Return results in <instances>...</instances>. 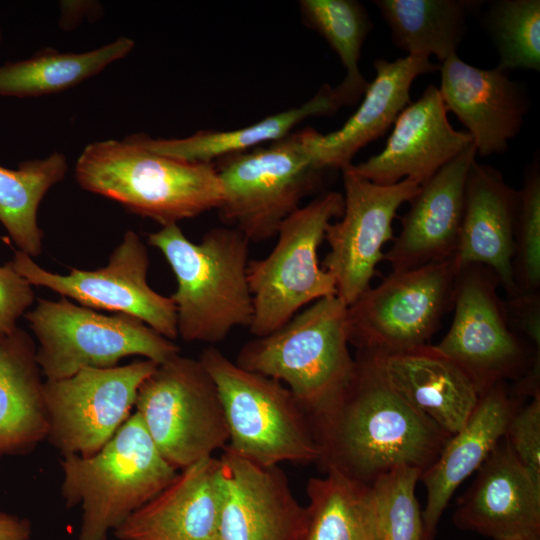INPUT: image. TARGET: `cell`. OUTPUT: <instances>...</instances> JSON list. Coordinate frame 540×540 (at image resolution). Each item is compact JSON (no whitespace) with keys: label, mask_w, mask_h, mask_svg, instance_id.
<instances>
[{"label":"cell","mask_w":540,"mask_h":540,"mask_svg":"<svg viewBox=\"0 0 540 540\" xmlns=\"http://www.w3.org/2000/svg\"><path fill=\"white\" fill-rule=\"evenodd\" d=\"M354 358L344 390L309 414L317 464L368 485L400 466L423 472L452 435L393 389L371 353L356 351Z\"/></svg>","instance_id":"1"},{"label":"cell","mask_w":540,"mask_h":540,"mask_svg":"<svg viewBox=\"0 0 540 540\" xmlns=\"http://www.w3.org/2000/svg\"><path fill=\"white\" fill-rule=\"evenodd\" d=\"M148 243L157 248L177 282L170 296L178 335L185 342H222L233 329L248 327L253 316L248 282L250 241L238 229L207 231L201 242L189 240L178 224L162 226Z\"/></svg>","instance_id":"2"},{"label":"cell","mask_w":540,"mask_h":540,"mask_svg":"<svg viewBox=\"0 0 540 540\" xmlns=\"http://www.w3.org/2000/svg\"><path fill=\"white\" fill-rule=\"evenodd\" d=\"M85 190L121 204L161 226L218 209L221 184L213 164L151 152L125 138L87 145L75 164Z\"/></svg>","instance_id":"3"},{"label":"cell","mask_w":540,"mask_h":540,"mask_svg":"<svg viewBox=\"0 0 540 540\" xmlns=\"http://www.w3.org/2000/svg\"><path fill=\"white\" fill-rule=\"evenodd\" d=\"M60 465L64 503L82 511L78 540H107L178 473L136 412L98 452L62 456Z\"/></svg>","instance_id":"4"},{"label":"cell","mask_w":540,"mask_h":540,"mask_svg":"<svg viewBox=\"0 0 540 540\" xmlns=\"http://www.w3.org/2000/svg\"><path fill=\"white\" fill-rule=\"evenodd\" d=\"M349 345L347 306L334 295L313 302L277 330L246 342L235 363L281 382L313 414L347 386L355 368Z\"/></svg>","instance_id":"5"},{"label":"cell","mask_w":540,"mask_h":540,"mask_svg":"<svg viewBox=\"0 0 540 540\" xmlns=\"http://www.w3.org/2000/svg\"><path fill=\"white\" fill-rule=\"evenodd\" d=\"M199 359L223 405L229 433L223 450L262 465L317 463L310 416L284 384L240 367L214 346Z\"/></svg>","instance_id":"6"},{"label":"cell","mask_w":540,"mask_h":540,"mask_svg":"<svg viewBox=\"0 0 540 540\" xmlns=\"http://www.w3.org/2000/svg\"><path fill=\"white\" fill-rule=\"evenodd\" d=\"M307 137L308 127L213 163L222 188L217 211L225 226L238 229L250 242L277 235L326 171L314 163Z\"/></svg>","instance_id":"7"},{"label":"cell","mask_w":540,"mask_h":540,"mask_svg":"<svg viewBox=\"0 0 540 540\" xmlns=\"http://www.w3.org/2000/svg\"><path fill=\"white\" fill-rule=\"evenodd\" d=\"M343 208L341 193L320 195L283 221L266 257L249 261L253 305L249 330L255 337L277 330L303 307L336 295L333 276L319 265L318 249L326 227L341 217Z\"/></svg>","instance_id":"8"},{"label":"cell","mask_w":540,"mask_h":540,"mask_svg":"<svg viewBox=\"0 0 540 540\" xmlns=\"http://www.w3.org/2000/svg\"><path fill=\"white\" fill-rule=\"evenodd\" d=\"M25 318L38 340L36 360L46 380L115 367L128 356L160 364L180 353L176 343L134 316L103 315L65 297L39 298Z\"/></svg>","instance_id":"9"},{"label":"cell","mask_w":540,"mask_h":540,"mask_svg":"<svg viewBox=\"0 0 540 540\" xmlns=\"http://www.w3.org/2000/svg\"><path fill=\"white\" fill-rule=\"evenodd\" d=\"M135 412L177 471L212 457L228 443L217 386L199 358L176 354L158 364L139 387Z\"/></svg>","instance_id":"10"},{"label":"cell","mask_w":540,"mask_h":540,"mask_svg":"<svg viewBox=\"0 0 540 540\" xmlns=\"http://www.w3.org/2000/svg\"><path fill=\"white\" fill-rule=\"evenodd\" d=\"M454 258L391 272L347 306L349 344L389 354L428 344L453 308Z\"/></svg>","instance_id":"11"},{"label":"cell","mask_w":540,"mask_h":540,"mask_svg":"<svg viewBox=\"0 0 540 540\" xmlns=\"http://www.w3.org/2000/svg\"><path fill=\"white\" fill-rule=\"evenodd\" d=\"M500 282L490 268L459 267L450 329L435 346L469 376L479 395L507 379L527 374L539 361L531 359L522 337L511 327Z\"/></svg>","instance_id":"12"},{"label":"cell","mask_w":540,"mask_h":540,"mask_svg":"<svg viewBox=\"0 0 540 540\" xmlns=\"http://www.w3.org/2000/svg\"><path fill=\"white\" fill-rule=\"evenodd\" d=\"M158 363L142 359L111 368H84L45 380L47 441L62 456L98 452L130 417L139 387Z\"/></svg>","instance_id":"13"},{"label":"cell","mask_w":540,"mask_h":540,"mask_svg":"<svg viewBox=\"0 0 540 540\" xmlns=\"http://www.w3.org/2000/svg\"><path fill=\"white\" fill-rule=\"evenodd\" d=\"M11 262L32 286L49 288L93 310L134 316L169 340L178 336L175 305L148 284L147 247L132 230L126 231L109 263L96 270L72 268L67 275L56 274L19 250Z\"/></svg>","instance_id":"14"},{"label":"cell","mask_w":540,"mask_h":540,"mask_svg":"<svg viewBox=\"0 0 540 540\" xmlns=\"http://www.w3.org/2000/svg\"><path fill=\"white\" fill-rule=\"evenodd\" d=\"M342 172L343 213L340 220L326 227L324 240L330 250L322 268L333 276L336 296L349 306L371 287L377 265L384 260L382 247L394 238L396 212L418 194L421 186L409 179L379 185L349 167Z\"/></svg>","instance_id":"15"},{"label":"cell","mask_w":540,"mask_h":540,"mask_svg":"<svg viewBox=\"0 0 540 540\" xmlns=\"http://www.w3.org/2000/svg\"><path fill=\"white\" fill-rule=\"evenodd\" d=\"M217 540H298L305 509L278 465L223 450Z\"/></svg>","instance_id":"16"},{"label":"cell","mask_w":540,"mask_h":540,"mask_svg":"<svg viewBox=\"0 0 540 540\" xmlns=\"http://www.w3.org/2000/svg\"><path fill=\"white\" fill-rule=\"evenodd\" d=\"M385 148L349 168L375 184L392 185L409 179L420 186L473 144L467 131L455 130L439 88L429 85L394 122Z\"/></svg>","instance_id":"17"},{"label":"cell","mask_w":540,"mask_h":540,"mask_svg":"<svg viewBox=\"0 0 540 540\" xmlns=\"http://www.w3.org/2000/svg\"><path fill=\"white\" fill-rule=\"evenodd\" d=\"M475 158L476 148L472 144L421 185L401 218L399 235L384 254L393 272L454 258L466 180Z\"/></svg>","instance_id":"18"},{"label":"cell","mask_w":540,"mask_h":540,"mask_svg":"<svg viewBox=\"0 0 540 540\" xmlns=\"http://www.w3.org/2000/svg\"><path fill=\"white\" fill-rule=\"evenodd\" d=\"M440 94L471 135L476 154L487 157L507 151L529 110L524 87L499 69H481L453 55L440 64Z\"/></svg>","instance_id":"19"},{"label":"cell","mask_w":540,"mask_h":540,"mask_svg":"<svg viewBox=\"0 0 540 540\" xmlns=\"http://www.w3.org/2000/svg\"><path fill=\"white\" fill-rule=\"evenodd\" d=\"M477 470L454 511V525L493 540L540 536V485L505 436Z\"/></svg>","instance_id":"20"},{"label":"cell","mask_w":540,"mask_h":540,"mask_svg":"<svg viewBox=\"0 0 540 540\" xmlns=\"http://www.w3.org/2000/svg\"><path fill=\"white\" fill-rule=\"evenodd\" d=\"M376 75L364 92L359 108L344 125L328 134L308 128L307 146L317 167L343 171L367 144L382 137L410 103V88L421 74L435 72L440 65L424 56L377 59Z\"/></svg>","instance_id":"21"},{"label":"cell","mask_w":540,"mask_h":540,"mask_svg":"<svg viewBox=\"0 0 540 540\" xmlns=\"http://www.w3.org/2000/svg\"><path fill=\"white\" fill-rule=\"evenodd\" d=\"M518 202L519 190L498 169L473 162L454 259L458 267L478 264L493 270L508 298L518 295L512 265Z\"/></svg>","instance_id":"22"},{"label":"cell","mask_w":540,"mask_h":540,"mask_svg":"<svg viewBox=\"0 0 540 540\" xmlns=\"http://www.w3.org/2000/svg\"><path fill=\"white\" fill-rule=\"evenodd\" d=\"M219 503V459L212 456L178 471L113 535L119 540H217Z\"/></svg>","instance_id":"23"},{"label":"cell","mask_w":540,"mask_h":540,"mask_svg":"<svg viewBox=\"0 0 540 540\" xmlns=\"http://www.w3.org/2000/svg\"><path fill=\"white\" fill-rule=\"evenodd\" d=\"M517 409L505 382L497 383L480 396L463 428L450 437L434 463L421 473L419 480L427 490L422 511L423 540H434L454 491L505 436Z\"/></svg>","instance_id":"24"},{"label":"cell","mask_w":540,"mask_h":540,"mask_svg":"<svg viewBox=\"0 0 540 540\" xmlns=\"http://www.w3.org/2000/svg\"><path fill=\"white\" fill-rule=\"evenodd\" d=\"M371 354L389 384L411 406L451 435L463 428L480 395L469 376L450 357L430 344Z\"/></svg>","instance_id":"25"},{"label":"cell","mask_w":540,"mask_h":540,"mask_svg":"<svg viewBox=\"0 0 540 540\" xmlns=\"http://www.w3.org/2000/svg\"><path fill=\"white\" fill-rule=\"evenodd\" d=\"M43 385L31 335L0 334V459L29 455L47 439Z\"/></svg>","instance_id":"26"},{"label":"cell","mask_w":540,"mask_h":540,"mask_svg":"<svg viewBox=\"0 0 540 540\" xmlns=\"http://www.w3.org/2000/svg\"><path fill=\"white\" fill-rule=\"evenodd\" d=\"M341 103L333 88L323 85L308 101L239 129L203 130L184 138H152L137 133L127 138L143 148L170 158L192 163L213 164L218 159L247 152L280 140L310 117L334 114Z\"/></svg>","instance_id":"27"},{"label":"cell","mask_w":540,"mask_h":540,"mask_svg":"<svg viewBox=\"0 0 540 540\" xmlns=\"http://www.w3.org/2000/svg\"><path fill=\"white\" fill-rule=\"evenodd\" d=\"M312 477L298 540H382L371 485L335 470Z\"/></svg>","instance_id":"28"},{"label":"cell","mask_w":540,"mask_h":540,"mask_svg":"<svg viewBox=\"0 0 540 540\" xmlns=\"http://www.w3.org/2000/svg\"><path fill=\"white\" fill-rule=\"evenodd\" d=\"M395 46L440 63L456 55L468 17L482 4L473 0H376Z\"/></svg>","instance_id":"29"},{"label":"cell","mask_w":540,"mask_h":540,"mask_svg":"<svg viewBox=\"0 0 540 540\" xmlns=\"http://www.w3.org/2000/svg\"><path fill=\"white\" fill-rule=\"evenodd\" d=\"M134 46L132 39L120 37L82 53L42 49L28 59L0 66V96L26 98L61 92L124 58Z\"/></svg>","instance_id":"30"},{"label":"cell","mask_w":540,"mask_h":540,"mask_svg":"<svg viewBox=\"0 0 540 540\" xmlns=\"http://www.w3.org/2000/svg\"><path fill=\"white\" fill-rule=\"evenodd\" d=\"M68 171L65 156L53 152L43 159L27 160L16 170L0 166V223L19 251L30 257L42 251L43 231L38 208L46 193Z\"/></svg>","instance_id":"31"},{"label":"cell","mask_w":540,"mask_h":540,"mask_svg":"<svg viewBox=\"0 0 540 540\" xmlns=\"http://www.w3.org/2000/svg\"><path fill=\"white\" fill-rule=\"evenodd\" d=\"M299 6L303 22L327 41L346 70L343 81L333 88L341 105L355 104L368 86L358 65L372 28L365 8L355 0H302Z\"/></svg>","instance_id":"32"},{"label":"cell","mask_w":540,"mask_h":540,"mask_svg":"<svg viewBox=\"0 0 540 540\" xmlns=\"http://www.w3.org/2000/svg\"><path fill=\"white\" fill-rule=\"evenodd\" d=\"M486 26L499 52V69L540 70L539 0L493 1Z\"/></svg>","instance_id":"33"},{"label":"cell","mask_w":540,"mask_h":540,"mask_svg":"<svg viewBox=\"0 0 540 540\" xmlns=\"http://www.w3.org/2000/svg\"><path fill=\"white\" fill-rule=\"evenodd\" d=\"M422 470L396 467L372 484L382 540H423L422 511L415 495Z\"/></svg>","instance_id":"34"},{"label":"cell","mask_w":540,"mask_h":540,"mask_svg":"<svg viewBox=\"0 0 540 540\" xmlns=\"http://www.w3.org/2000/svg\"><path fill=\"white\" fill-rule=\"evenodd\" d=\"M513 275L518 294L540 293V169L526 167L514 229Z\"/></svg>","instance_id":"35"},{"label":"cell","mask_w":540,"mask_h":540,"mask_svg":"<svg viewBox=\"0 0 540 540\" xmlns=\"http://www.w3.org/2000/svg\"><path fill=\"white\" fill-rule=\"evenodd\" d=\"M524 408L516 410L511 417L505 438L513 453L540 485V392Z\"/></svg>","instance_id":"36"},{"label":"cell","mask_w":540,"mask_h":540,"mask_svg":"<svg viewBox=\"0 0 540 540\" xmlns=\"http://www.w3.org/2000/svg\"><path fill=\"white\" fill-rule=\"evenodd\" d=\"M35 299L32 285L11 261L0 266V334L12 332Z\"/></svg>","instance_id":"37"},{"label":"cell","mask_w":540,"mask_h":540,"mask_svg":"<svg viewBox=\"0 0 540 540\" xmlns=\"http://www.w3.org/2000/svg\"><path fill=\"white\" fill-rule=\"evenodd\" d=\"M511 327L540 348V293L518 294L504 301Z\"/></svg>","instance_id":"38"},{"label":"cell","mask_w":540,"mask_h":540,"mask_svg":"<svg viewBox=\"0 0 540 540\" xmlns=\"http://www.w3.org/2000/svg\"><path fill=\"white\" fill-rule=\"evenodd\" d=\"M31 537L32 526L28 519L0 507V540H31Z\"/></svg>","instance_id":"39"},{"label":"cell","mask_w":540,"mask_h":540,"mask_svg":"<svg viewBox=\"0 0 540 540\" xmlns=\"http://www.w3.org/2000/svg\"><path fill=\"white\" fill-rule=\"evenodd\" d=\"M60 25L62 29H72L84 17L100 12V5L91 1H62Z\"/></svg>","instance_id":"40"},{"label":"cell","mask_w":540,"mask_h":540,"mask_svg":"<svg viewBox=\"0 0 540 540\" xmlns=\"http://www.w3.org/2000/svg\"><path fill=\"white\" fill-rule=\"evenodd\" d=\"M502 540H540V536H534V537H513V538H507Z\"/></svg>","instance_id":"41"},{"label":"cell","mask_w":540,"mask_h":540,"mask_svg":"<svg viewBox=\"0 0 540 540\" xmlns=\"http://www.w3.org/2000/svg\"><path fill=\"white\" fill-rule=\"evenodd\" d=\"M1 41H2V30H1V27H0V45H1Z\"/></svg>","instance_id":"42"}]
</instances>
